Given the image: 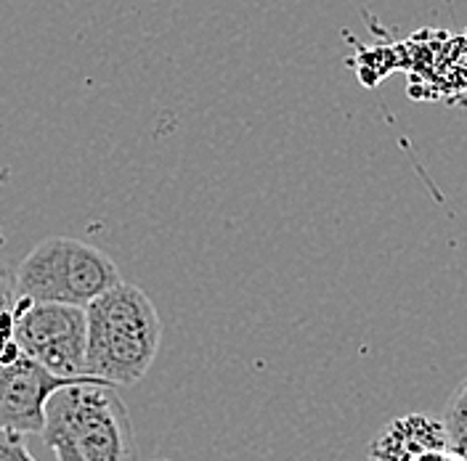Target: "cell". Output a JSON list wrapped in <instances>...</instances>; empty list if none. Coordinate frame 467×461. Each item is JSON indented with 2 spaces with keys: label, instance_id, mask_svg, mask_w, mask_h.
I'll return each mask as SVG.
<instances>
[{
  "label": "cell",
  "instance_id": "cell-1",
  "mask_svg": "<svg viewBox=\"0 0 467 461\" xmlns=\"http://www.w3.org/2000/svg\"><path fill=\"white\" fill-rule=\"evenodd\" d=\"M43 443L57 461H136V435L117 384L99 376L57 390L46 404Z\"/></svg>",
  "mask_w": 467,
  "mask_h": 461
},
{
  "label": "cell",
  "instance_id": "cell-2",
  "mask_svg": "<svg viewBox=\"0 0 467 461\" xmlns=\"http://www.w3.org/2000/svg\"><path fill=\"white\" fill-rule=\"evenodd\" d=\"M86 313L88 372L117 387L141 382L162 340V321L146 292L119 282L96 297Z\"/></svg>",
  "mask_w": 467,
  "mask_h": 461
},
{
  "label": "cell",
  "instance_id": "cell-3",
  "mask_svg": "<svg viewBox=\"0 0 467 461\" xmlns=\"http://www.w3.org/2000/svg\"><path fill=\"white\" fill-rule=\"evenodd\" d=\"M14 282L19 297L29 302L88 308L96 297L117 287L122 276L104 250L80 239L51 236L19 262Z\"/></svg>",
  "mask_w": 467,
  "mask_h": 461
},
{
  "label": "cell",
  "instance_id": "cell-4",
  "mask_svg": "<svg viewBox=\"0 0 467 461\" xmlns=\"http://www.w3.org/2000/svg\"><path fill=\"white\" fill-rule=\"evenodd\" d=\"M14 340L22 353L58 376H93L88 372V313L78 305L29 302L19 297Z\"/></svg>",
  "mask_w": 467,
  "mask_h": 461
},
{
  "label": "cell",
  "instance_id": "cell-5",
  "mask_svg": "<svg viewBox=\"0 0 467 461\" xmlns=\"http://www.w3.org/2000/svg\"><path fill=\"white\" fill-rule=\"evenodd\" d=\"M83 379L93 376H58L25 353L14 364H0V427L40 435L48 398L61 387Z\"/></svg>",
  "mask_w": 467,
  "mask_h": 461
},
{
  "label": "cell",
  "instance_id": "cell-6",
  "mask_svg": "<svg viewBox=\"0 0 467 461\" xmlns=\"http://www.w3.org/2000/svg\"><path fill=\"white\" fill-rule=\"evenodd\" d=\"M431 448H449L443 422L428 414H404L390 419L369 443V461H414Z\"/></svg>",
  "mask_w": 467,
  "mask_h": 461
},
{
  "label": "cell",
  "instance_id": "cell-7",
  "mask_svg": "<svg viewBox=\"0 0 467 461\" xmlns=\"http://www.w3.org/2000/svg\"><path fill=\"white\" fill-rule=\"evenodd\" d=\"M443 427H446V437H449V448L467 461V382H462L451 401L446 405V416H443Z\"/></svg>",
  "mask_w": 467,
  "mask_h": 461
},
{
  "label": "cell",
  "instance_id": "cell-8",
  "mask_svg": "<svg viewBox=\"0 0 467 461\" xmlns=\"http://www.w3.org/2000/svg\"><path fill=\"white\" fill-rule=\"evenodd\" d=\"M0 461H37L25 446V433L0 427Z\"/></svg>",
  "mask_w": 467,
  "mask_h": 461
},
{
  "label": "cell",
  "instance_id": "cell-9",
  "mask_svg": "<svg viewBox=\"0 0 467 461\" xmlns=\"http://www.w3.org/2000/svg\"><path fill=\"white\" fill-rule=\"evenodd\" d=\"M16 305H19L16 282H14V279H8V276L0 271V318L16 313Z\"/></svg>",
  "mask_w": 467,
  "mask_h": 461
},
{
  "label": "cell",
  "instance_id": "cell-10",
  "mask_svg": "<svg viewBox=\"0 0 467 461\" xmlns=\"http://www.w3.org/2000/svg\"><path fill=\"white\" fill-rule=\"evenodd\" d=\"M149 461H171V459H149Z\"/></svg>",
  "mask_w": 467,
  "mask_h": 461
}]
</instances>
